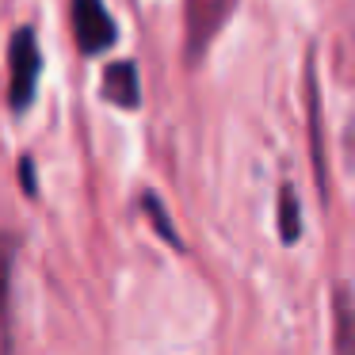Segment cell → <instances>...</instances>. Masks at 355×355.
I'll return each instance as SVG.
<instances>
[{"mask_svg":"<svg viewBox=\"0 0 355 355\" xmlns=\"http://www.w3.org/2000/svg\"><path fill=\"white\" fill-rule=\"evenodd\" d=\"M39 73H42V58H39V42H35L31 27H19L8 42V103L16 111H27L39 88Z\"/></svg>","mask_w":355,"mask_h":355,"instance_id":"cell-1","label":"cell"},{"mask_svg":"<svg viewBox=\"0 0 355 355\" xmlns=\"http://www.w3.org/2000/svg\"><path fill=\"white\" fill-rule=\"evenodd\" d=\"M73 12V35H77V46L85 54H103L107 46H115L119 31L111 12L103 8V0H69Z\"/></svg>","mask_w":355,"mask_h":355,"instance_id":"cell-2","label":"cell"},{"mask_svg":"<svg viewBox=\"0 0 355 355\" xmlns=\"http://www.w3.org/2000/svg\"><path fill=\"white\" fill-rule=\"evenodd\" d=\"M233 0H187V62L207 50L214 31L225 24Z\"/></svg>","mask_w":355,"mask_h":355,"instance_id":"cell-3","label":"cell"},{"mask_svg":"<svg viewBox=\"0 0 355 355\" xmlns=\"http://www.w3.org/2000/svg\"><path fill=\"white\" fill-rule=\"evenodd\" d=\"M103 96L115 107H126V111L138 107L141 96H138V69H134V62H111L103 69Z\"/></svg>","mask_w":355,"mask_h":355,"instance_id":"cell-4","label":"cell"},{"mask_svg":"<svg viewBox=\"0 0 355 355\" xmlns=\"http://www.w3.org/2000/svg\"><path fill=\"white\" fill-rule=\"evenodd\" d=\"M12 260L16 241L0 233V355H12V329H8V291H12Z\"/></svg>","mask_w":355,"mask_h":355,"instance_id":"cell-5","label":"cell"},{"mask_svg":"<svg viewBox=\"0 0 355 355\" xmlns=\"http://www.w3.org/2000/svg\"><path fill=\"white\" fill-rule=\"evenodd\" d=\"M279 237H283V245H294L302 237V207L291 184L279 187Z\"/></svg>","mask_w":355,"mask_h":355,"instance_id":"cell-6","label":"cell"},{"mask_svg":"<svg viewBox=\"0 0 355 355\" xmlns=\"http://www.w3.org/2000/svg\"><path fill=\"white\" fill-rule=\"evenodd\" d=\"M336 355H355V321L347 298L336 291Z\"/></svg>","mask_w":355,"mask_h":355,"instance_id":"cell-7","label":"cell"},{"mask_svg":"<svg viewBox=\"0 0 355 355\" xmlns=\"http://www.w3.org/2000/svg\"><path fill=\"white\" fill-rule=\"evenodd\" d=\"M141 207L149 210V222H153V230H161V233H164V241L180 248V237H176V230H172V222H168V210H164L161 202H157V195H141Z\"/></svg>","mask_w":355,"mask_h":355,"instance_id":"cell-8","label":"cell"},{"mask_svg":"<svg viewBox=\"0 0 355 355\" xmlns=\"http://www.w3.org/2000/svg\"><path fill=\"white\" fill-rule=\"evenodd\" d=\"M19 172H24V191H27V195H35V176H31V157H24V161H19Z\"/></svg>","mask_w":355,"mask_h":355,"instance_id":"cell-9","label":"cell"}]
</instances>
